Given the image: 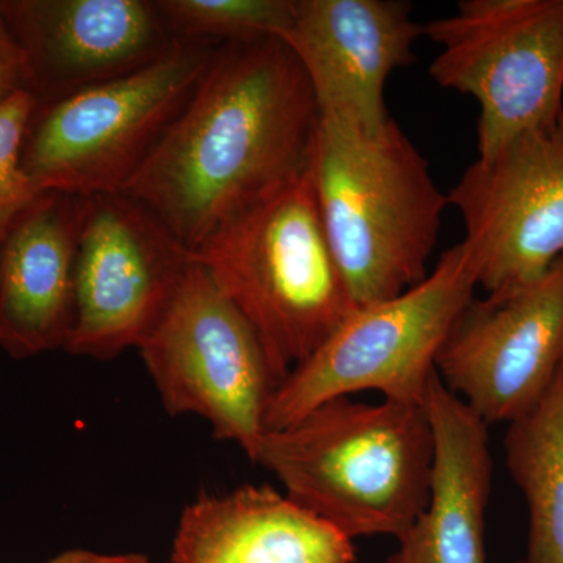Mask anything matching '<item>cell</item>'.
I'll use <instances>...</instances> for the list:
<instances>
[{"label": "cell", "mask_w": 563, "mask_h": 563, "mask_svg": "<svg viewBox=\"0 0 563 563\" xmlns=\"http://www.w3.org/2000/svg\"><path fill=\"white\" fill-rule=\"evenodd\" d=\"M318 118L310 81L284 41L225 44L121 192L192 254L307 172Z\"/></svg>", "instance_id": "1"}, {"label": "cell", "mask_w": 563, "mask_h": 563, "mask_svg": "<svg viewBox=\"0 0 563 563\" xmlns=\"http://www.w3.org/2000/svg\"><path fill=\"white\" fill-rule=\"evenodd\" d=\"M322 228L357 307L428 276L450 201L398 122L361 125L320 113L309 158Z\"/></svg>", "instance_id": "2"}, {"label": "cell", "mask_w": 563, "mask_h": 563, "mask_svg": "<svg viewBox=\"0 0 563 563\" xmlns=\"http://www.w3.org/2000/svg\"><path fill=\"white\" fill-rule=\"evenodd\" d=\"M252 462L265 466L298 503L354 542L401 540L424 512L433 437L424 404L351 396L314 407L265 431Z\"/></svg>", "instance_id": "3"}, {"label": "cell", "mask_w": 563, "mask_h": 563, "mask_svg": "<svg viewBox=\"0 0 563 563\" xmlns=\"http://www.w3.org/2000/svg\"><path fill=\"white\" fill-rule=\"evenodd\" d=\"M191 258L250 321L280 384L358 309L309 172L240 211Z\"/></svg>", "instance_id": "4"}, {"label": "cell", "mask_w": 563, "mask_h": 563, "mask_svg": "<svg viewBox=\"0 0 563 563\" xmlns=\"http://www.w3.org/2000/svg\"><path fill=\"white\" fill-rule=\"evenodd\" d=\"M477 285L479 265L461 242L443 252L420 284L358 307L276 388L265 431L287 428L322 402L361 391L422 406L437 357Z\"/></svg>", "instance_id": "5"}, {"label": "cell", "mask_w": 563, "mask_h": 563, "mask_svg": "<svg viewBox=\"0 0 563 563\" xmlns=\"http://www.w3.org/2000/svg\"><path fill=\"white\" fill-rule=\"evenodd\" d=\"M176 38L157 60L47 103H36L22 166L40 192H121L190 98L217 49Z\"/></svg>", "instance_id": "6"}, {"label": "cell", "mask_w": 563, "mask_h": 563, "mask_svg": "<svg viewBox=\"0 0 563 563\" xmlns=\"http://www.w3.org/2000/svg\"><path fill=\"white\" fill-rule=\"evenodd\" d=\"M424 35L433 81L479 106L477 157L563 117V0H463Z\"/></svg>", "instance_id": "7"}, {"label": "cell", "mask_w": 563, "mask_h": 563, "mask_svg": "<svg viewBox=\"0 0 563 563\" xmlns=\"http://www.w3.org/2000/svg\"><path fill=\"white\" fill-rule=\"evenodd\" d=\"M139 350L169 413L203 418L252 461L280 383L250 321L201 263L188 266Z\"/></svg>", "instance_id": "8"}, {"label": "cell", "mask_w": 563, "mask_h": 563, "mask_svg": "<svg viewBox=\"0 0 563 563\" xmlns=\"http://www.w3.org/2000/svg\"><path fill=\"white\" fill-rule=\"evenodd\" d=\"M191 262V252L129 196L80 198L74 321L65 351L109 361L139 347Z\"/></svg>", "instance_id": "9"}, {"label": "cell", "mask_w": 563, "mask_h": 563, "mask_svg": "<svg viewBox=\"0 0 563 563\" xmlns=\"http://www.w3.org/2000/svg\"><path fill=\"white\" fill-rule=\"evenodd\" d=\"M448 201L488 299L540 279L563 255V117L477 157Z\"/></svg>", "instance_id": "10"}, {"label": "cell", "mask_w": 563, "mask_h": 563, "mask_svg": "<svg viewBox=\"0 0 563 563\" xmlns=\"http://www.w3.org/2000/svg\"><path fill=\"white\" fill-rule=\"evenodd\" d=\"M563 365V255L507 298H474L444 342L442 383L488 426L532 410Z\"/></svg>", "instance_id": "11"}, {"label": "cell", "mask_w": 563, "mask_h": 563, "mask_svg": "<svg viewBox=\"0 0 563 563\" xmlns=\"http://www.w3.org/2000/svg\"><path fill=\"white\" fill-rule=\"evenodd\" d=\"M0 11L24 54L36 103L143 68L176 43L144 0H0Z\"/></svg>", "instance_id": "12"}, {"label": "cell", "mask_w": 563, "mask_h": 563, "mask_svg": "<svg viewBox=\"0 0 563 563\" xmlns=\"http://www.w3.org/2000/svg\"><path fill=\"white\" fill-rule=\"evenodd\" d=\"M424 27L399 0H295L282 41L299 62L320 113L374 131L390 120L385 87L409 65Z\"/></svg>", "instance_id": "13"}, {"label": "cell", "mask_w": 563, "mask_h": 563, "mask_svg": "<svg viewBox=\"0 0 563 563\" xmlns=\"http://www.w3.org/2000/svg\"><path fill=\"white\" fill-rule=\"evenodd\" d=\"M79 222L80 198L41 192L0 239V347L14 361L68 343Z\"/></svg>", "instance_id": "14"}, {"label": "cell", "mask_w": 563, "mask_h": 563, "mask_svg": "<svg viewBox=\"0 0 563 563\" xmlns=\"http://www.w3.org/2000/svg\"><path fill=\"white\" fill-rule=\"evenodd\" d=\"M433 462L424 512L388 563H488L485 515L493 459L487 424L433 374L424 398Z\"/></svg>", "instance_id": "15"}, {"label": "cell", "mask_w": 563, "mask_h": 563, "mask_svg": "<svg viewBox=\"0 0 563 563\" xmlns=\"http://www.w3.org/2000/svg\"><path fill=\"white\" fill-rule=\"evenodd\" d=\"M354 562L351 539L262 485L188 504L173 544V563Z\"/></svg>", "instance_id": "16"}, {"label": "cell", "mask_w": 563, "mask_h": 563, "mask_svg": "<svg viewBox=\"0 0 563 563\" xmlns=\"http://www.w3.org/2000/svg\"><path fill=\"white\" fill-rule=\"evenodd\" d=\"M504 450L528 506L525 563H563V365L542 401L509 422Z\"/></svg>", "instance_id": "17"}, {"label": "cell", "mask_w": 563, "mask_h": 563, "mask_svg": "<svg viewBox=\"0 0 563 563\" xmlns=\"http://www.w3.org/2000/svg\"><path fill=\"white\" fill-rule=\"evenodd\" d=\"M174 38L251 43L282 38L295 0H161L154 2Z\"/></svg>", "instance_id": "18"}, {"label": "cell", "mask_w": 563, "mask_h": 563, "mask_svg": "<svg viewBox=\"0 0 563 563\" xmlns=\"http://www.w3.org/2000/svg\"><path fill=\"white\" fill-rule=\"evenodd\" d=\"M35 107L29 90L0 102V239L41 195L22 166L25 132Z\"/></svg>", "instance_id": "19"}, {"label": "cell", "mask_w": 563, "mask_h": 563, "mask_svg": "<svg viewBox=\"0 0 563 563\" xmlns=\"http://www.w3.org/2000/svg\"><path fill=\"white\" fill-rule=\"evenodd\" d=\"M20 90H27V66L0 11V102Z\"/></svg>", "instance_id": "20"}, {"label": "cell", "mask_w": 563, "mask_h": 563, "mask_svg": "<svg viewBox=\"0 0 563 563\" xmlns=\"http://www.w3.org/2000/svg\"><path fill=\"white\" fill-rule=\"evenodd\" d=\"M44 563H151L143 554H101L88 550H69Z\"/></svg>", "instance_id": "21"}, {"label": "cell", "mask_w": 563, "mask_h": 563, "mask_svg": "<svg viewBox=\"0 0 563 563\" xmlns=\"http://www.w3.org/2000/svg\"><path fill=\"white\" fill-rule=\"evenodd\" d=\"M515 563H525V561H520V562H515Z\"/></svg>", "instance_id": "22"}, {"label": "cell", "mask_w": 563, "mask_h": 563, "mask_svg": "<svg viewBox=\"0 0 563 563\" xmlns=\"http://www.w3.org/2000/svg\"><path fill=\"white\" fill-rule=\"evenodd\" d=\"M380 563H388V562H387V561H385V562H380Z\"/></svg>", "instance_id": "23"}]
</instances>
